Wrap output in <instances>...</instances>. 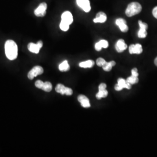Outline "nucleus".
<instances>
[{
  "label": "nucleus",
  "instance_id": "9b49d317",
  "mask_svg": "<svg viewBox=\"0 0 157 157\" xmlns=\"http://www.w3.org/2000/svg\"><path fill=\"white\" fill-rule=\"evenodd\" d=\"M129 52L131 54H140L143 52L142 45L140 44H132L130 45L129 48Z\"/></svg>",
  "mask_w": 157,
  "mask_h": 157
},
{
  "label": "nucleus",
  "instance_id": "f8f14e48",
  "mask_svg": "<svg viewBox=\"0 0 157 157\" xmlns=\"http://www.w3.org/2000/svg\"><path fill=\"white\" fill-rule=\"evenodd\" d=\"M61 21L71 25L73 21V16L71 12L69 11L64 12L61 16Z\"/></svg>",
  "mask_w": 157,
  "mask_h": 157
},
{
  "label": "nucleus",
  "instance_id": "9d476101",
  "mask_svg": "<svg viewBox=\"0 0 157 157\" xmlns=\"http://www.w3.org/2000/svg\"><path fill=\"white\" fill-rule=\"evenodd\" d=\"M115 23L119 28L121 32L125 33V32H127L128 31L129 28H128V26L126 24V21L124 19H122V18L117 19L115 21Z\"/></svg>",
  "mask_w": 157,
  "mask_h": 157
},
{
  "label": "nucleus",
  "instance_id": "f257e3e1",
  "mask_svg": "<svg viewBox=\"0 0 157 157\" xmlns=\"http://www.w3.org/2000/svg\"><path fill=\"white\" fill-rule=\"evenodd\" d=\"M5 52L7 58L10 60H14L17 56L18 48L16 43L11 40H7L5 44Z\"/></svg>",
  "mask_w": 157,
  "mask_h": 157
},
{
  "label": "nucleus",
  "instance_id": "393cba45",
  "mask_svg": "<svg viewBox=\"0 0 157 157\" xmlns=\"http://www.w3.org/2000/svg\"><path fill=\"white\" fill-rule=\"evenodd\" d=\"M43 84H44V82H43V81H41V80H37L36 82H35V86H36V87H37L38 89H42V87H43Z\"/></svg>",
  "mask_w": 157,
  "mask_h": 157
},
{
  "label": "nucleus",
  "instance_id": "f3484780",
  "mask_svg": "<svg viewBox=\"0 0 157 157\" xmlns=\"http://www.w3.org/2000/svg\"><path fill=\"white\" fill-rule=\"evenodd\" d=\"M94 65V62L92 60H87L84 62H80L79 63V67L83 68H90Z\"/></svg>",
  "mask_w": 157,
  "mask_h": 157
},
{
  "label": "nucleus",
  "instance_id": "f03ea898",
  "mask_svg": "<svg viewBox=\"0 0 157 157\" xmlns=\"http://www.w3.org/2000/svg\"><path fill=\"white\" fill-rule=\"evenodd\" d=\"M142 10V6L139 2H133L129 4L125 11L126 15L128 17H132L139 14Z\"/></svg>",
  "mask_w": 157,
  "mask_h": 157
},
{
  "label": "nucleus",
  "instance_id": "412c9836",
  "mask_svg": "<svg viewBox=\"0 0 157 157\" xmlns=\"http://www.w3.org/2000/svg\"><path fill=\"white\" fill-rule=\"evenodd\" d=\"M52 86L50 82H44V84L42 87L41 90H44L46 92H50L52 90Z\"/></svg>",
  "mask_w": 157,
  "mask_h": 157
},
{
  "label": "nucleus",
  "instance_id": "cd10ccee",
  "mask_svg": "<svg viewBox=\"0 0 157 157\" xmlns=\"http://www.w3.org/2000/svg\"><path fill=\"white\" fill-rule=\"evenodd\" d=\"M154 63H155V65L157 67V57L155 59V60H154Z\"/></svg>",
  "mask_w": 157,
  "mask_h": 157
},
{
  "label": "nucleus",
  "instance_id": "4be33fe9",
  "mask_svg": "<svg viewBox=\"0 0 157 157\" xmlns=\"http://www.w3.org/2000/svg\"><path fill=\"white\" fill-rule=\"evenodd\" d=\"M126 81L128 83H129V84H136L139 82V78H138V77L132 75L131 76H130L126 79Z\"/></svg>",
  "mask_w": 157,
  "mask_h": 157
},
{
  "label": "nucleus",
  "instance_id": "1a4fd4ad",
  "mask_svg": "<svg viewBox=\"0 0 157 157\" xmlns=\"http://www.w3.org/2000/svg\"><path fill=\"white\" fill-rule=\"evenodd\" d=\"M78 6L82 8L85 12H89L91 10V6L89 0H76Z\"/></svg>",
  "mask_w": 157,
  "mask_h": 157
},
{
  "label": "nucleus",
  "instance_id": "dca6fc26",
  "mask_svg": "<svg viewBox=\"0 0 157 157\" xmlns=\"http://www.w3.org/2000/svg\"><path fill=\"white\" fill-rule=\"evenodd\" d=\"M108 42L107 40H101L99 42L97 43L95 45V49L97 51H100L101 50L102 48H107L108 47Z\"/></svg>",
  "mask_w": 157,
  "mask_h": 157
},
{
  "label": "nucleus",
  "instance_id": "2eb2a0df",
  "mask_svg": "<svg viewBox=\"0 0 157 157\" xmlns=\"http://www.w3.org/2000/svg\"><path fill=\"white\" fill-rule=\"evenodd\" d=\"M107 21V15L103 12H98L95 19H93V22L94 23H104Z\"/></svg>",
  "mask_w": 157,
  "mask_h": 157
},
{
  "label": "nucleus",
  "instance_id": "7ed1b4c3",
  "mask_svg": "<svg viewBox=\"0 0 157 157\" xmlns=\"http://www.w3.org/2000/svg\"><path fill=\"white\" fill-rule=\"evenodd\" d=\"M44 72L43 68L40 66H35L28 73V77L30 80H33L35 77L41 75Z\"/></svg>",
  "mask_w": 157,
  "mask_h": 157
},
{
  "label": "nucleus",
  "instance_id": "aec40b11",
  "mask_svg": "<svg viewBox=\"0 0 157 157\" xmlns=\"http://www.w3.org/2000/svg\"><path fill=\"white\" fill-rule=\"evenodd\" d=\"M108 91L106 89H99L98 93L96 94V98L98 100L101 98H105L108 95Z\"/></svg>",
  "mask_w": 157,
  "mask_h": 157
},
{
  "label": "nucleus",
  "instance_id": "a211bd4d",
  "mask_svg": "<svg viewBox=\"0 0 157 157\" xmlns=\"http://www.w3.org/2000/svg\"><path fill=\"white\" fill-rule=\"evenodd\" d=\"M69 69H70V67H69V65L67 60L63 61L59 65V70L61 72H66V71H69Z\"/></svg>",
  "mask_w": 157,
  "mask_h": 157
},
{
  "label": "nucleus",
  "instance_id": "4468645a",
  "mask_svg": "<svg viewBox=\"0 0 157 157\" xmlns=\"http://www.w3.org/2000/svg\"><path fill=\"white\" fill-rule=\"evenodd\" d=\"M78 102L81 103V105L84 108L90 107V103L89 100L87 97L84 95H78Z\"/></svg>",
  "mask_w": 157,
  "mask_h": 157
},
{
  "label": "nucleus",
  "instance_id": "6ab92c4d",
  "mask_svg": "<svg viewBox=\"0 0 157 157\" xmlns=\"http://www.w3.org/2000/svg\"><path fill=\"white\" fill-rule=\"evenodd\" d=\"M115 65H116L115 62L112 61H110L109 62H106V63L102 67L105 71L108 72V71H110L112 69V67L115 66Z\"/></svg>",
  "mask_w": 157,
  "mask_h": 157
},
{
  "label": "nucleus",
  "instance_id": "a878e982",
  "mask_svg": "<svg viewBox=\"0 0 157 157\" xmlns=\"http://www.w3.org/2000/svg\"><path fill=\"white\" fill-rule=\"evenodd\" d=\"M132 75H133V76H134L138 77L139 73H138V72H137V68H133V69L132 70Z\"/></svg>",
  "mask_w": 157,
  "mask_h": 157
},
{
  "label": "nucleus",
  "instance_id": "ddd939ff",
  "mask_svg": "<svg viewBox=\"0 0 157 157\" xmlns=\"http://www.w3.org/2000/svg\"><path fill=\"white\" fill-rule=\"evenodd\" d=\"M127 47L128 46L123 39L119 40L115 44V49L118 52H123L127 48Z\"/></svg>",
  "mask_w": 157,
  "mask_h": 157
},
{
  "label": "nucleus",
  "instance_id": "39448f33",
  "mask_svg": "<svg viewBox=\"0 0 157 157\" xmlns=\"http://www.w3.org/2000/svg\"><path fill=\"white\" fill-rule=\"evenodd\" d=\"M132 84H129L127 82L126 80L124 78H120L118 79V84H116L115 86V89L117 91H121L123 89H130L132 87Z\"/></svg>",
  "mask_w": 157,
  "mask_h": 157
},
{
  "label": "nucleus",
  "instance_id": "423d86ee",
  "mask_svg": "<svg viewBox=\"0 0 157 157\" xmlns=\"http://www.w3.org/2000/svg\"><path fill=\"white\" fill-rule=\"evenodd\" d=\"M43 42L42 41H39L37 42V44H34L33 43H30L28 45L29 50L31 52H33L34 54H39L40 50L43 47Z\"/></svg>",
  "mask_w": 157,
  "mask_h": 157
},
{
  "label": "nucleus",
  "instance_id": "0eeeda50",
  "mask_svg": "<svg viewBox=\"0 0 157 157\" xmlns=\"http://www.w3.org/2000/svg\"><path fill=\"white\" fill-rule=\"evenodd\" d=\"M47 8V5L45 2L41 3L39 6L35 10L34 14L38 17H44L46 14V10Z\"/></svg>",
  "mask_w": 157,
  "mask_h": 157
},
{
  "label": "nucleus",
  "instance_id": "bb28decb",
  "mask_svg": "<svg viewBox=\"0 0 157 157\" xmlns=\"http://www.w3.org/2000/svg\"><path fill=\"white\" fill-rule=\"evenodd\" d=\"M152 15L156 19H157V6L155 7L153 9V10H152Z\"/></svg>",
  "mask_w": 157,
  "mask_h": 157
},
{
  "label": "nucleus",
  "instance_id": "20e7f679",
  "mask_svg": "<svg viewBox=\"0 0 157 157\" xmlns=\"http://www.w3.org/2000/svg\"><path fill=\"white\" fill-rule=\"evenodd\" d=\"M56 91L57 93H60L62 95H71L73 94V91L67 87H65L62 84H58L56 85Z\"/></svg>",
  "mask_w": 157,
  "mask_h": 157
},
{
  "label": "nucleus",
  "instance_id": "b1692460",
  "mask_svg": "<svg viewBox=\"0 0 157 157\" xmlns=\"http://www.w3.org/2000/svg\"><path fill=\"white\" fill-rule=\"evenodd\" d=\"M96 63L98 67H102L106 63V61L104 59H103L102 58H99L97 59Z\"/></svg>",
  "mask_w": 157,
  "mask_h": 157
},
{
  "label": "nucleus",
  "instance_id": "6e6552de",
  "mask_svg": "<svg viewBox=\"0 0 157 157\" xmlns=\"http://www.w3.org/2000/svg\"><path fill=\"white\" fill-rule=\"evenodd\" d=\"M139 25L140 30L138 32V37L139 38H145L147 35V29H148V25L146 23L143 22L141 21H139Z\"/></svg>",
  "mask_w": 157,
  "mask_h": 157
},
{
  "label": "nucleus",
  "instance_id": "5701e85b",
  "mask_svg": "<svg viewBox=\"0 0 157 157\" xmlns=\"http://www.w3.org/2000/svg\"><path fill=\"white\" fill-rule=\"evenodd\" d=\"M69 26H70V25H69L67 23L65 22L62 21L59 25L60 29L62 30V31H64V32H67L68 30V29H69Z\"/></svg>",
  "mask_w": 157,
  "mask_h": 157
}]
</instances>
